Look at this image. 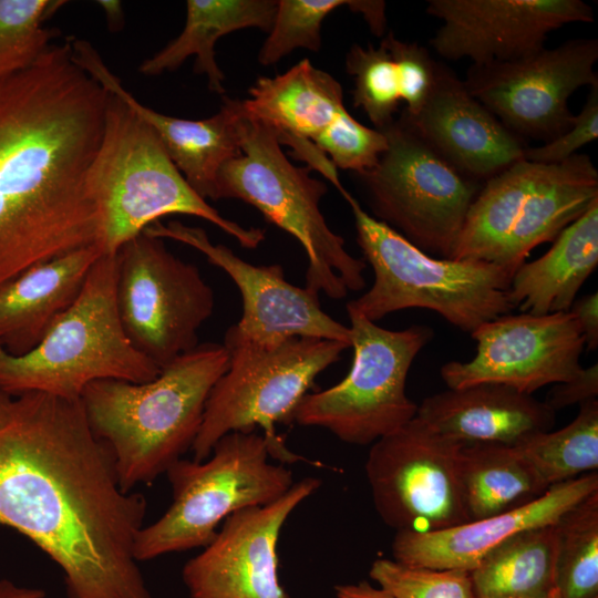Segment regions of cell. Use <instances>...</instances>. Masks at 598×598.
<instances>
[{
    "label": "cell",
    "mask_w": 598,
    "mask_h": 598,
    "mask_svg": "<svg viewBox=\"0 0 598 598\" xmlns=\"http://www.w3.org/2000/svg\"><path fill=\"white\" fill-rule=\"evenodd\" d=\"M145 513L81 399L0 390V524L60 566L70 598H151L134 557Z\"/></svg>",
    "instance_id": "cell-1"
},
{
    "label": "cell",
    "mask_w": 598,
    "mask_h": 598,
    "mask_svg": "<svg viewBox=\"0 0 598 598\" xmlns=\"http://www.w3.org/2000/svg\"><path fill=\"white\" fill-rule=\"evenodd\" d=\"M109 96L73 60L70 41L0 79V286L96 244L87 174Z\"/></svg>",
    "instance_id": "cell-2"
},
{
    "label": "cell",
    "mask_w": 598,
    "mask_h": 598,
    "mask_svg": "<svg viewBox=\"0 0 598 598\" xmlns=\"http://www.w3.org/2000/svg\"><path fill=\"white\" fill-rule=\"evenodd\" d=\"M228 365L224 344L207 342L151 381L99 380L84 389L87 422L111 450L124 492L153 482L192 448L210 391Z\"/></svg>",
    "instance_id": "cell-3"
},
{
    "label": "cell",
    "mask_w": 598,
    "mask_h": 598,
    "mask_svg": "<svg viewBox=\"0 0 598 598\" xmlns=\"http://www.w3.org/2000/svg\"><path fill=\"white\" fill-rule=\"evenodd\" d=\"M87 188L99 214L96 244L105 255H116L125 243L171 214L205 219L243 248H257L265 239L264 229L225 218L200 197L152 126L111 93Z\"/></svg>",
    "instance_id": "cell-4"
},
{
    "label": "cell",
    "mask_w": 598,
    "mask_h": 598,
    "mask_svg": "<svg viewBox=\"0 0 598 598\" xmlns=\"http://www.w3.org/2000/svg\"><path fill=\"white\" fill-rule=\"evenodd\" d=\"M337 189L351 208L358 245L374 272L371 288L346 307L373 322L403 309H429L470 334L514 310L508 295L514 272L430 256L369 215L342 184Z\"/></svg>",
    "instance_id": "cell-5"
},
{
    "label": "cell",
    "mask_w": 598,
    "mask_h": 598,
    "mask_svg": "<svg viewBox=\"0 0 598 598\" xmlns=\"http://www.w3.org/2000/svg\"><path fill=\"white\" fill-rule=\"evenodd\" d=\"M116 255H101L75 301L32 350L14 355L0 347V390L80 399L99 380L144 383L159 374L161 369L132 344L122 326Z\"/></svg>",
    "instance_id": "cell-6"
},
{
    "label": "cell",
    "mask_w": 598,
    "mask_h": 598,
    "mask_svg": "<svg viewBox=\"0 0 598 598\" xmlns=\"http://www.w3.org/2000/svg\"><path fill=\"white\" fill-rule=\"evenodd\" d=\"M310 169L288 159L277 130L246 113L241 154L219 169L216 200H243L295 237L307 255L305 287L340 300L365 288L367 262L350 255L327 224L320 202L328 187Z\"/></svg>",
    "instance_id": "cell-7"
},
{
    "label": "cell",
    "mask_w": 598,
    "mask_h": 598,
    "mask_svg": "<svg viewBox=\"0 0 598 598\" xmlns=\"http://www.w3.org/2000/svg\"><path fill=\"white\" fill-rule=\"evenodd\" d=\"M288 453L281 436L255 430L226 434L204 461L175 462L166 471L172 503L138 532L135 559L205 547L228 516L281 497L293 485L292 472L269 458L283 461Z\"/></svg>",
    "instance_id": "cell-8"
},
{
    "label": "cell",
    "mask_w": 598,
    "mask_h": 598,
    "mask_svg": "<svg viewBox=\"0 0 598 598\" xmlns=\"http://www.w3.org/2000/svg\"><path fill=\"white\" fill-rule=\"evenodd\" d=\"M597 199L598 171L588 155L554 164L519 159L482 185L452 259L515 272Z\"/></svg>",
    "instance_id": "cell-9"
},
{
    "label": "cell",
    "mask_w": 598,
    "mask_h": 598,
    "mask_svg": "<svg viewBox=\"0 0 598 598\" xmlns=\"http://www.w3.org/2000/svg\"><path fill=\"white\" fill-rule=\"evenodd\" d=\"M353 360L337 384L309 392L295 422L331 432L353 445H371L416 416L417 404L406 394V379L419 352L432 340L430 327L384 329L346 307Z\"/></svg>",
    "instance_id": "cell-10"
},
{
    "label": "cell",
    "mask_w": 598,
    "mask_h": 598,
    "mask_svg": "<svg viewBox=\"0 0 598 598\" xmlns=\"http://www.w3.org/2000/svg\"><path fill=\"white\" fill-rule=\"evenodd\" d=\"M382 132L385 151L357 175L374 218L427 255L452 259L483 184L446 162L402 113Z\"/></svg>",
    "instance_id": "cell-11"
},
{
    "label": "cell",
    "mask_w": 598,
    "mask_h": 598,
    "mask_svg": "<svg viewBox=\"0 0 598 598\" xmlns=\"http://www.w3.org/2000/svg\"><path fill=\"white\" fill-rule=\"evenodd\" d=\"M223 344L229 365L206 402L190 448L195 461L206 460L228 433L259 427L271 436L277 434V424L293 423L296 410L317 377L351 348L317 338H291L277 344Z\"/></svg>",
    "instance_id": "cell-12"
},
{
    "label": "cell",
    "mask_w": 598,
    "mask_h": 598,
    "mask_svg": "<svg viewBox=\"0 0 598 598\" xmlns=\"http://www.w3.org/2000/svg\"><path fill=\"white\" fill-rule=\"evenodd\" d=\"M116 306L132 344L159 369L196 348L215 307L199 269L142 233L117 252Z\"/></svg>",
    "instance_id": "cell-13"
},
{
    "label": "cell",
    "mask_w": 598,
    "mask_h": 598,
    "mask_svg": "<svg viewBox=\"0 0 598 598\" xmlns=\"http://www.w3.org/2000/svg\"><path fill=\"white\" fill-rule=\"evenodd\" d=\"M462 445L417 416L371 444L365 474L383 523L415 533L467 523L456 468Z\"/></svg>",
    "instance_id": "cell-14"
},
{
    "label": "cell",
    "mask_w": 598,
    "mask_h": 598,
    "mask_svg": "<svg viewBox=\"0 0 598 598\" xmlns=\"http://www.w3.org/2000/svg\"><path fill=\"white\" fill-rule=\"evenodd\" d=\"M597 60V39H571L516 61L471 65L463 81L506 128L545 143L573 125L569 97L598 83Z\"/></svg>",
    "instance_id": "cell-15"
},
{
    "label": "cell",
    "mask_w": 598,
    "mask_h": 598,
    "mask_svg": "<svg viewBox=\"0 0 598 598\" xmlns=\"http://www.w3.org/2000/svg\"><path fill=\"white\" fill-rule=\"evenodd\" d=\"M144 233L195 248L236 285L243 313L226 331L224 343L277 344L291 338H317L351 347L350 328L323 311L319 295L290 283L279 264L252 265L230 248L212 243L204 229L177 220L155 221Z\"/></svg>",
    "instance_id": "cell-16"
},
{
    "label": "cell",
    "mask_w": 598,
    "mask_h": 598,
    "mask_svg": "<svg viewBox=\"0 0 598 598\" xmlns=\"http://www.w3.org/2000/svg\"><path fill=\"white\" fill-rule=\"evenodd\" d=\"M471 337L476 341L475 355L441 368L448 389L496 383L533 394L570 380L582 369L585 341L570 311L503 315L481 324Z\"/></svg>",
    "instance_id": "cell-17"
},
{
    "label": "cell",
    "mask_w": 598,
    "mask_h": 598,
    "mask_svg": "<svg viewBox=\"0 0 598 598\" xmlns=\"http://www.w3.org/2000/svg\"><path fill=\"white\" fill-rule=\"evenodd\" d=\"M321 485L306 477L278 499L228 516L182 577L189 598H290L278 578L277 544L292 512Z\"/></svg>",
    "instance_id": "cell-18"
},
{
    "label": "cell",
    "mask_w": 598,
    "mask_h": 598,
    "mask_svg": "<svg viewBox=\"0 0 598 598\" xmlns=\"http://www.w3.org/2000/svg\"><path fill=\"white\" fill-rule=\"evenodd\" d=\"M426 13L442 21L430 40L434 51L472 65L523 59L544 49L550 32L594 21L581 0H429Z\"/></svg>",
    "instance_id": "cell-19"
},
{
    "label": "cell",
    "mask_w": 598,
    "mask_h": 598,
    "mask_svg": "<svg viewBox=\"0 0 598 598\" xmlns=\"http://www.w3.org/2000/svg\"><path fill=\"white\" fill-rule=\"evenodd\" d=\"M71 47L73 60L84 71L152 126L192 188L204 199L216 200L219 169L226 162L241 154L246 115L243 101L225 96L220 110L204 120L168 116L138 102L90 42L74 39Z\"/></svg>",
    "instance_id": "cell-20"
},
{
    "label": "cell",
    "mask_w": 598,
    "mask_h": 598,
    "mask_svg": "<svg viewBox=\"0 0 598 598\" xmlns=\"http://www.w3.org/2000/svg\"><path fill=\"white\" fill-rule=\"evenodd\" d=\"M402 114L446 162L481 184L523 159L528 147L443 64L422 110L412 117Z\"/></svg>",
    "instance_id": "cell-21"
},
{
    "label": "cell",
    "mask_w": 598,
    "mask_h": 598,
    "mask_svg": "<svg viewBox=\"0 0 598 598\" xmlns=\"http://www.w3.org/2000/svg\"><path fill=\"white\" fill-rule=\"evenodd\" d=\"M596 491L598 474L592 472L553 485L534 502L503 514L436 532H396L393 559L409 566L472 571L508 538L554 525L566 511Z\"/></svg>",
    "instance_id": "cell-22"
},
{
    "label": "cell",
    "mask_w": 598,
    "mask_h": 598,
    "mask_svg": "<svg viewBox=\"0 0 598 598\" xmlns=\"http://www.w3.org/2000/svg\"><path fill=\"white\" fill-rule=\"evenodd\" d=\"M416 416L463 443L516 446L532 435L550 431L556 412L532 394L503 384L478 383L424 398Z\"/></svg>",
    "instance_id": "cell-23"
},
{
    "label": "cell",
    "mask_w": 598,
    "mask_h": 598,
    "mask_svg": "<svg viewBox=\"0 0 598 598\" xmlns=\"http://www.w3.org/2000/svg\"><path fill=\"white\" fill-rule=\"evenodd\" d=\"M97 244L33 265L0 286V347L21 355L32 350L75 301L101 257Z\"/></svg>",
    "instance_id": "cell-24"
},
{
    "label": "cell",
    "mask_w": 598,
    "mask_h": 598,
    "mask_svg": "<svg viewBox=\"0 0 598 598\" xmlns=\"http://www.w3.org/2000/svg\"><path fill=\"white\" fill-rule=\"evenodd\" d=\"M598 265V199L565 227L543 256L514 272L508 295L514 309L530 315L568 312Z\"/></svg>",
    "instance_id": "cell-25"
},
{
    "label": "cell",
    "mask_w": 598,
    "mask_h": 598,
    "mask_svg": "<svg viewBox=\"0 0 598 598\" xmlns=\"http://www.w3.org/2000/svg\"><path fill=\"white\" fill-rule=\"evenodd\" d=\"M248 93L246 113L277 130L279 140L312 142L346 109L339 81L308 59L277 76H259Z\"/></svg>",
    "instance_id": "cell-26"
},
{
    "label": "cell",
    "mask_w": 598,
    "mask_h": 598,
    "mask_svg": "<svg viewBox=\"0 0 598 598\" xmlns=\"http://www.w3.org/2000/svg\"><path fill=\"white\" fill-rule=\"evenodd\" d=\"M183 31L138 70L147 76L175 71L196 55L195 72L205 74L212 92L224 94L225 75L215 59V44L225 34L259 28L269 32L276 11L275 0H188Z\"/></svg>",
    "instance_id": "cell-27"
},
{
    "label": "cell",
    "mask_w": 598,
    "mask_h": 598,
    "mask_svg": "<svg viewBox=\"0 0 598 598\" xmlns=\"http://www.w3.org/2000/svg\"><path fill=\"white\" fill-rule=\"evenodd\" d=\"M456 468L468 522L527 505L549 488L516 446L463 443Z\"/></svg>",
    "instance_id": "cell-28"
},
{
    "label": "cell",
    "mask_w": 598,
    "mask_h": 598,
    "mask_svg": "<svg viewBox=\"0 0 598 598\" xmlns=\"http://www.w3.org/2000/svg\"><path fill=\"white\" fill-rule=\"evenodd\" d=\"M554 525L520 532L470 571L476 598H530L556 588Z\"/></svg>",
    "instance_id": "cell-29"
},
{
    "label": "cell",
    "mask_w": 598,
    "mask_h": 598,
    "mask_svg": "<svg viewBox=\"0 0 598 598\" xmlns=\"http://www.w3.org/2000/svg\"><path fill=\"white\" fill-rule=\"evenodd\" d=\"M548 487L598 468V400L579 405L558 431L540 432L516 445Z\"/></svg>",
    "instance_id": "cell-30"
},
{
    "label": "cell",
    "mask_w": 598,
    "mask_h": 598,
    "mask_svg": "<svg viewBox=\"0 0 598 598\" xmlns=\"http://www.w3.org/2000/svg\"><path fill=\"white\" fill-rule=\"evenodd\" d=\"M554 526L555 586L560 598H598V491L566 511Z\"/></svg>",
    "instance_id": "cell-31"
},
{
    "label": "cell",
    "mask_w": 598,
    "mask_h": 598,
    "mask_svg": "<svg viewBox=\"0 0 598 598\" xmlns=\"http://www.w3.org/2000/svg\"><path fill=\"white\" fill-rule=\"evenodd\" d=\"M63 1L0 0V79L33 65L51 45L42 22Z\"/></svg>",
    "instance_id": "cell-32"
},
{
    "label": "cell",
    "mask_w": 598,
    "mask_h": 598,
    "mask_svg": "<svg viewBox=\"0 0 598 598\" xmlns=\"http://www.w3.org/2000/svg\"><path fill=\"white\" fill-rule=\"evenodd\" d=\"M346 70L353 78L352 101L382 131L395 118L401 102L396 69L391 54L379 47L353 44L346 55Z\"/></svg>",
    "instance_id": "cell-33"
},
{
    "label": "cell",
    "mask_w": 598,
    "mask_h": 598,
    "mask_svg": "<svg viewBox=\"0 0 598 598\" xmlns=\"http://www.w3.org/2000/svg\"><path fill=\"white\" fill-rule=\"evenodd\" d=\"M350 0H279L277 11L259 54L260 64L277 63L296 49L317 52L321 47V24L328 14Z\"/></svg>",
    "instance_id": "cell-34"
},
{
    "label": "cell",
    "mask_w": 598,
    "mask_h": 598,
    "mask_svg": "<svg viewBox=\"0 0 598 598\" xmlns=\"http://www.w3.org/2000/svg\"><path fill=\"white\" fill-rule=\"evenodd\" d=\"M369 575L394 598H476L467 570L409 566L393 558H378Z\"/></svg>",
    "instance_id": "cell-35"
},
{
    "label": "cell",
    "mask_w": 598,
    "mask_h": 598,
    "mask_svg": "<svg viewBox=\"0 0 598 598\" xmlns=\"http://www.w3.org/2000/svg\"><path fill=\"white\" fill-rule=\"evenodd\" d=\"M336 168L362 174L371 169L386 148V138L382 131L370 128L344 109L311 142Z\"/></svg>",
    "instance_id": "cell-36"
},
{
    "label": "cell",
    "mask_w": 598,
    "mask_h": 598,
    "mask_svg": "<svg viewBox=\"0 0 598 598\" xmlns=\"http://www.w3.org/2000/svg\"><path fill=\"white\" fill-rule=\"evenodd\" d=\"M394 62L403 112L415 116L431 96L439 78L441 63L435 61L425 47L417 42L398 39L392 31L381 42Z\"/></svg>",
    "instance_id": "cell-37"
},
{
    "label": "cell",
    "mask_w": 598,
    "mask_h": 598,
    "mask_svg": "<svg viewBox=\"0 0 598 598\" xmlns=\"http://www.w3.org/2000/svg\"><path fill=\"white\" fill-rule=\"evenodd\" d=\"M598 138V83L589 89L586 103L575 115L573 125L559 136L540 146L525 150L524 158L554 164L564 162L577 154V151Z\"/></svg>",
    "instance_id": "cell-38"
},
{
    "label": "cell",
    "mask_w": 598,
    "mask_h": 598,
    "mask_svg": "<svg viewBox=\"0 0 598 598\" xmlns=\"http://www.w3.org/2000/svg\"><path fill=\"white\" fill-rule=\"evenodd\" d=\"M598 396L597 363L581 369L568 381L556 383L544 401L555 412L575 404H582Z\"/></svg>",
    "instance_id": "cell-39"
},
{
    "label": "cell",
    "mask_w": 598,
    "mask_h": 598,
    "mask_svg": "<svg viewBox=\"0 0 598 598\" xmlns=\"http://www.w3.org/2000/svg\"><path fill=\"white\" fill-rule=\"evenodd\" d=\"M577 319L587 350L598 347V293L597 291L576 299L569 310Z\"/></svg>",
    "instance_id": "cell-40"
},
{
    "label": "cell",
    "mask_w": 598,
    "mask_h": 598,
    "mask_svg": "<svg viewBox=\"0 0 598 598\" xmlns=\"http://www.w3.org/2000/svg\"><path fill=\"white\" fill-rule=\"evenodd\" d=\"M348 7L353 12L362 14L371 32L375 35L384 33L386 20L384 14L385 3L383 1L350 0Z\"/></svg>",
    "instance_id": "cell-41"
},
{
    "label": "cell",
    "mask_w": 598,
    "mask_h": 598,
    "mask_svg": "<svg viewBox=\"0 0 598 598\" xmlns=\"http://www.w3.org/2000/svg\"><path fill=\"white\" fill-rule=\"evenodd\" d=\"M336 598H394L391 594L367 580L334 586Z\"/></svg>",
    "instance_id": "cell-42"
},
{
    "label": "cell",
    "mask_w": 598,
    "mask_h": 598,
    "mask_svg": "<svg viewBox=\"0 0 598 598\" xmlns=\"http://www.w3.org/2000/svg\"><path fill=\"white\" fill-rule=\"evenodd\" d=\"M42 589L21 587L8 579L0 580V598H44Z\"/></svg>",
    "instance_id": "cell-43"
},
{
    "label": "cell",
    "mask_w": 598,
    "mask_h": 598,
    "mask_svg": "<svg viewBox=\"0 0 598 598\" xmlns=\"http://www.w3.org/2000/svg\"><path fill=\"white\" fill-rule=\"evenodd\" d=\"M100 6L105 10L107 21L111 24V28L114 25L118 27L122 22V7L118 1H99Z\"/></svg>",
    "instance_id": "cell-44"
},
{
    "label": "cell",
    "mask_w": 598,
    "mask_h": 598,
    "mask_svg": "<svg viewBox=\"0 0 598 598\" xmlns=\"http://www.w3.org/2000/svg\"><path fill=\"white\" fill-rule=\"evenodd\" d=\"M530 598H560V596H559V592H558L557 588H555L554 590H551L550 592H548L546 595L537 596V597H530Z\"/></svg>",
    "instance_id": "cell-45"
}]
</instances>
